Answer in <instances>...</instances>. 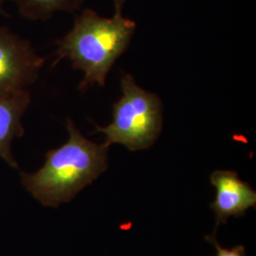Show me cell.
Instances as JSON below:
<instances>
[{
	"instance_id": "8",
	"label": "cell",
	"mask_w": 256,
	"mask_h": 256,
	"mask_svg": "<svg viewBox=\"0 0 256 256\" xmlns=\"http://www.w3.org/2000/svg\"><path fill=\"white\" fill-rule=\"evenodd\" d=\"M205 239L212 243L216 248V256H246V248L242 245H238L232 248H227L220 246L216 238V234L208 236Z\"/></svg>"
},
{
	"instance_id": "9",
	"label": "cell",
	"mask_w": 256,
	"mask_h": 256,
	"mask_svg": "<svg viewBox=\"0 0 256 256\" xmlns=\"http://www.w3.org/2000/svg\"><path fill=\"white\" fill-rule=\"evenodd\" d=\"M126 0H113L114 7H115V14H122V8L124 5Z\"/></svg>"
},
{
	"instance_id": "2",
	"label": "cell",
	"mask_w": 256,
	"mask_h": 256,
	"mask_svg": "<svg viewBox=\"0 0 256 256\" xmlns=\"http://www.w3.org/2000/svg\"><path fill=\"white\" fill-rule=\"evenodd\" d=\"M136 30V24L122 14L102 18L93 10L86 9L74 20V27L56 42L54 66L62 59L72 61L84 77L78 88L86 92L90 86H104L116 60L126 50Z\"/></svg>"
},
{
	"instance_id": "7",
	"label": "cell",
	"mask_w": 256,
	"mask_h": 256,
	"mask_svg": "<svg viewBox=\"0 0 256 256\" xmlns=\"http://www.w3.org/2000/svg\"><path fill=\"white\" fill-rule=\"evenodd\" d=\"M21 16L30 20H46L56 12H72L82 0H14Z\"/></svg>"
},
{
	"instance_id": "3",
	"label": "cell",
	"mask_w": 256,
	"mask_h": 256,
	"mask_svg": "<svg viewBox=\"0 0 256 256\" xmlns=\"http://www.w3.org/2000/svg\"><path fill=\"white\" fill-rule=\"evenodd\" d=\"M122 97L113 106V120L108 126L95 124L96 132L104 135L108 146L122 144L130 151L152 146L162 129V104L158 95L138 86L133 76L120 80Z\"/></svg>"
},
{
	"instance_id": "5",
	"label": "cell",
	"mask_w": 256,
	"mask_h": 256,
	"mask_svg": "<svg viewBox=\"0 0 256 256\" xmlns=\"http://www.w3.org/2000/svg\"><path fill=\"white\" fill-rule=\"evenodd\" d=\"M210 180L216 190V200L210 204L216 214V234L220 224H226L230 216L238 218L244 216L248 209H256V192L234 171L216 170L210 174Z\"/></svg>"
},
{
	"instance_id": "4",
	"label": "cell",
	"mask_w": 256,
	"mask_h": 256,
	"mask_svg": "<svg viewBox=\"0 0 256 256\" xmlns=\"http://www.w3.org/2000/svg\"><path fill=\"white\" fill-rule=\"evenodd\" d=\"M44 63L28 40L0 27V96L28 90L38 80Z\"/></svg>"
},
{
	"instance_id": "10",
	"label": "cell",
	"mask_w": 256,
	"mask_h": 256,
	"mask_svg": "<svg viewBox=\"0 0 256 256\" xmlns=\"http://www.w3.org/2000/svg\"><path fill=\"white\" fill-rule=\"evenodd\" d=\"M4 2H5V0H0V14H3V16H7L8 14H7L6 12H5V10H4V8H3Z\"/></svg>"
},
{
	"instance_id": "1",
	"label": "cell",
	"mask_w": 256,
	"mask_h": 256,
	"mask_svg": "<svg viewBox=\"0 0 256 256\" xmlns=\"http://www.w3.org/2000/svg\"><path fill=\"white\" fill-rule=\"evenodd\" d=\"M68 140L50 150L43 166L34 173L21 172V182L37 202L58 207L96 180L108 167V148L84 137L70 119L66 124Z\"/></svg>"
},
{
	"instance_id": "6",
	"label": "cell",
	"mask_w": 256,
	"mask_h": 256,
	"mask_svg": "<svg viewBox=\"0 0 256 256\" xmlns=\"http://www.w3.org/2000/svg\"><path fill=\"white\" fill-rule=\"evenodd\" d=\"M30 101L32 95L28 90L0 96V158L16 169L18 164L12 155V144L25 133L22 120Z\"/></svg>"
}]
</instances>
